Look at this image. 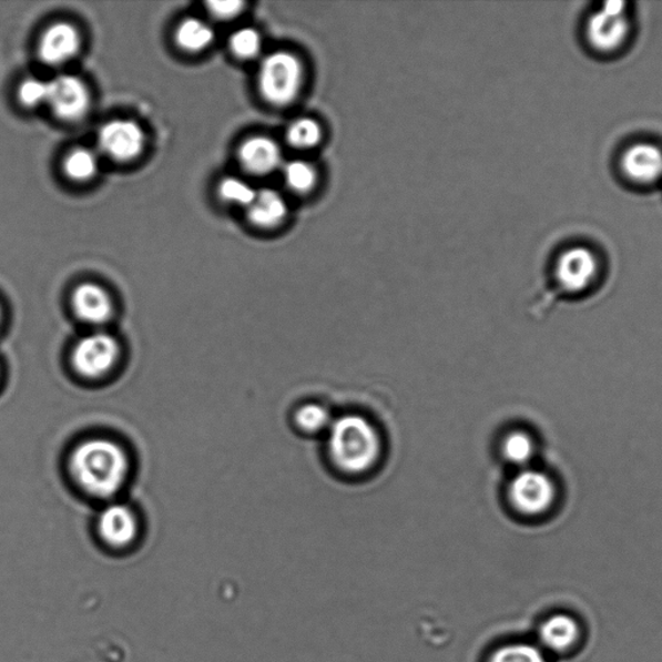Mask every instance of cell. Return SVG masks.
<instances>
[{"label": "cell", "instance_id": "obj_1", "mask_svg": "<svg viewBox=\"0 0 662 662\" xmlns=\"http://www.w3.org/2000/svg\"><path fill=\"white\" fill-rule=\"evenodd\" d=\"M69 470L85 495L106 500L119 495L126 485L131 464L128 451L119 442L91 438L73 449Z\"/></svg>", "mask_w": 662, "mask_h": 662}, {"label": "cell", "instance_id": "obj_2", "mask_svg": "<svg viewBox=\"0 0 662 662\" xmlns=\"http://www.w3.org/2000/svg\"><path fill=\"white\" fill-rule=\"evenodd\" d=\"M328 431L332 461L343 472L360 475L379 461L380 436L376 426L365 417L342 416L333 420Z\"/></svg>", "mask_w": 662, "mask_h": 662}, {"label": "cell", "instance_id": "obj_3", "mask_svg": "<svg viewBox=\"0 0 662 662\" xmlns=\"http://www.w3.org/2000/svg\"><path fill=\"white\" fill-rule=\"evenodd\" d=\"M305 84L306 68L298 54L279 50L262 60L258 89L268 104L278 108L292 105L299 99Z\"/></svg>", "mask_w": 662, "mask_h": 662}, {"label": "cell", "instance_id": "obj_4", "mask_svg": "<svg viewBox=\"0 0 662 662\" xmlns=\"http://www.w3.org/2000/svg\"><path fill=\"white\" fill-rule=\"evenodd\" d=\"M121 357L120 342L105 330L84 335L75 343L70 360L78 376L96 380L111 373Z\"/></svg>", "mask_w": 662, "mask_h": 662}, {"label": "cell", "instance_id": "obj_5", "mask_svg": "<svg viewBox=\"0 0 662 662\" xmlns=\"http://www.w3.org/2000/svg\"><path fill=\"white\" fill-rule=\"evenodd\" d=\"M509 497L519 512L529 517L540 516L556 500L554 481L544 472L526 469L510 482Z\"/></svg>", "mask_w": 662, "mask_h": 662}, {"label": "cell", "instance_id": "obj_6", "mask_svg": "<svg viewBox=\"0 0 662 662\" xmlns=\"http://www.w3.org/2000/svg\"><path fill=\"white\" fill-rule=\"evenodd\" d=\"M99 145L108 157L129 162L139 157L145 145V135L138 123L114 120L104 124L99 132Z\"/></svg>", "mask_w": 662, "mask_h": 662}, {"label": "cell", "instance_id": "obj_7", "mask_svg": "<svg viewBox=\"0 0 662 662\" xmlns=\"http://www.w3.org/2000/svg\"><path fill=\"white\" fill-rule=\"evenodd\" d=\"M60 120H81L90 108L88 85L75 75H59L50 82L49 103Z\"/></svg>", "mask_w": 662, "mask_h": 662}, {"label": "cell", "instance_id": "obj_8", "mask_svg": "<svg viewBox=\"0 0 662 662\" xmlns=\"http://www.w3.org/2000/svg\"><path fill=\"white\" fill-rule=\"evenodd\" d=\"M629 22L625 3L609 2L591 16L588 35L591 44L602 51H612L625 41Z\"/></svg>", "mask_w": 662, "mask_h": 662}, {"label": "cell", "instance_id": "obj_9", "mask_svg": "<svg viewBox=\"0 0 662 662\" xmlns=\"http://www.w3.org/2000/svg\"><path fill=\"white\" fill-rule=\"evenodd\" d=\"M98 531L109 547L122 549L135 541L139 523L134 511L128 505L114 502L101 510Z\"/></svg>", "mask_w": 662, "mask_h": 662}, {"label": "cell", "instance_id": "obj_10", "mask_svg": "<svg viewBox=\"0 0 662 662\" xmlns=\"http://www.w3.org/2000/svg\"><path fill=\"white\" fill-rule=\"evenodd\" d=\"M72 308L78 320L83 324L100 328L112 320L114 305L103 287L84 283L75 287L72 294Z\"/></svg>", "mask_w": 662, "mask_h": 662}, {"label": "cell", "instance_id": "obj_11", "mask_svg": "<svg viewBox=\"0 0 662 662\" xmlns=\"http://www.w3.org/2000/svg\"><path fill=\"white\" fill-rule=\"evenodd\" d=\"M238 160L248 173L264 176L284 166L282 146L269 136L248 138L240 146Z\"/></svg>", "mask_w": 662, "mask_h": 662}, {"label": "cell", "instance_id": "obj_12", "mask_svg": "<svg viewBox=\"0 0 662 662\" xmlns=\"http://www.w3.org/2000/svg\"><path fill=\"white\" fill-rule=\"evenodd\" d=\"M80 34L70 23L59 22L44 31L39 42V58L47 65L58 67L72 60L80 51Z\"/></svg>", "mask_w": 662, "mask_h": 662}, {"label": "cell", "instance_id": "obj_13", "mask_svg": "<svg viewBox=\"0 0 662 662\" xmlns=\"http://www.w3.org/2000/svg\"><path fill=\"white\" fill-rule=\"evenodd\" d=\"M557 275L566 291L581 292L597 275L595 256L585 247H574L560 258Z\"/></svg>", "mask_w": 662, "mask_h": 662}, {"label": "cell", "instance_id": "obj_14", "mask_svg": "<svg viewBox=\"0 0 662 662\" xmlns=\"http://www.w3.org/2000/svg\"><path fill=\"white\" fill-rule=\"evenodd\" d=\"M541 649L552 653H564L579 642L578 621L564 613L552 614L544 620L539 630Z\"/></svg>", "mask_w": 662, "mask_h": 662}, {"label": "cell", "instance_id": "obj_15", "mask_svg": "<svg viewBox=\"0 0 662 662\" xmlns=\"http://www.w3.org/2000/svg\"><path fill=\"white\" fill-rule=\"evenodd\" d=\"M248 221L262 230H274L279 227L289 214V206L283 194L275 190H261L247 208Z\"/></svg>", "mask_w": 662, "mask_h": 662}, {"label": "cell", "instance_id": "obj_16", "mask_svg": "<svg viewBox=\"0 0 662 662\" xmlns=\"http://www.w3.org/2000/svg\"><path fill=\"white\" fill-rule=\"evenodd\" d=\"M628 176L641 183H651L662 176V152L651 144H638L622 159Z\"/></svg>", "mask_w": 662, "mask_h": 662}, {"label": "cell", "instance_id": "obj_17", "mask_svg": "<svg viewBox=\"0 0 662 662\" xmlns=\"http://www.w3.org/2000/svg\"><path fill=\"white\" fill-rule=\"evenodd\" d=\"M214 29L200 19H186L177 27L175 39L181 49L200 52L214 42Z\"/></svg>", "mask_w": 662, "mask_h": 662}, {"label": "cell", "instance_id": "obj_18", "mask_svg": "<svg viewBox=\"0 0 662 662\" xmlns=\"http://www.w3.org/2000/svg\"><path fill=\"white\" fill-rule=\"evenodd\" d=\"M324 130L322 123L310 119V116H301L293 121L286 130L287 143L294 150L310 151L322 144Z\"/></svg>", "mask_w": 662, "mask_h": 662}, {"label": "cell", "instance_id": "obj_19", "mask_svg": "<svg viewBox=\"0 0 662 662\" xmlns=\"http://www.w3.org/2000/svg\"><path fill=\"white\" fill-rule=\"evenodd\" d=\"M285 185L297 194H308L315 190L318 175L313 163L293 160L283 166Z\"/></svg>", "mask_w": 662, "mask_h": 662}, {"label": "cell", "instance_id": "obj_20", "mask_svg": "<svg viewBox=\"0 0 662 662\" xmlns=\"http://www.w3.org/2000/svg\"><path fill=\"white\" fill-rule=\"evenodd\" d=\"M488 662H549V660L540 645L513 642L498 648L489 656Z\"/></svg>", "mask_w": 662, "mask_h": 662}, {"label": "cell", "instance_id": "obj_21", "mask_svg": "<svg viewBox=\"0 0 662 662\" xmlns=\"http://www.w3.org/2000/svg\"><path fill=\"white\" fill-rule=\"evenodd\" d=\"M64 170L67 175L75 182H89L98 174L99 161L96 154L85 147L70 152Z\"/></svg>", "mask_w": 662, "mask_h": 662}, {"label": "cell", "instance_id": "obj_22", "mask_svg": "<svg viewBox=\"0 0 662 662\" xmlns=\"http://www.w3.org/2000/svg\"><path fill=\"white\" fill-rule=\"evenodd\" d=\"M502 455L512 465L526 466L534 456L533 439L524 431H513L503 440Z\"/></svg>", "mask_w": 662, "mask_h": 662}, {"label": "cell", "instance_id": "obj_23", "mask_svg": "<svg viewBox=\"0 0 662 662\" xmlns=\"http://www.w3.org/2000/svg\"><path fill=\"white\" fill-rule=\"evenodd\" d=\"M295 422L302 431L307 434H320L329 430L333 419L328 409L320 404H306L297 410Z\"/></svg>", "mask_w": 662, "mask_h": 662}, {"label": "cell", "instance_id": "obj_24", "mask_svg": "<svg viewBox=\"0 0 662 662\" xmlns=\"http://www.w3.org/2000/svg\"><path fill=\"white\" fill-rule=\"evenodd\" d=\"M233 54L241 60H253L258 58L263 49V39L258 30L243 28L236 31L230 39Z\"/></svg>", "mask_w": 662, "mask_h": 662}, {"label": "cell", "instance_id": "obj_25", "mask_svg": "<svg viewBox=\"0 0 662 662\" xmlns=\"http://www.w3.org/2000/svg\"><path fill=\"white\" fill-rule=\"evenodd\" d=\"M256 192L258 191H255L251 184L238 177L224 179L220 186V194L224 201L245 208L253 204Z\"/></svg>", "mask_w": 662, "mask_h": 662}, {"label": "cell", "instance_id": "obj_26", "mask_svg": "<svg viewBox=\"0 0 662 662\" xmlns=\"http://www.w3.org/2000/svg\"><path fill=\"white\" fill-rule=\"evenodd\" d=\"M50 82L29 78L19 88V100L27 108H35L49 103Z\"/></svg>", "mask_w": 662, "mask_h": 662}, {"label": "cell", "instance_id": "obj_27", "mask_svg": "<svg viewBox=\"0 0 662 662\" xmlns=\"http://www.w3.org/2000/svg\"><path fill=\"white\" fill-rule=\"evenodd\" d=\"M207 6L210 12H212L215 18L230 20L243 12L245 3L237 2V0H228V2H210Z\"/></svg>", "mask_w": 662, "mask_h": 662}, {"label": "cell", "instance_id": "obj_28", "mask_svg": "<svg viewBox=\"0 0 662 662\" xmlns=\"http://www.w3.org/2000/svg\"><path fill=\"white\" fill-rule=\"evenodd\" d=\"M3 320H4V313H3L2 305H0V329H2Z\"/></svg>", "mask_w": 662, "mask_h": 662}, {"label": "cell", "instance_id": "obj_29", "mask_svg": "<svg viewBox=\"0 0 662 662\" xmlns=\"http://www.w3.org/2000/svg\"><path fill=\"white\" fill-rule=\"evenodd\" d=\"M0 381H2V366H0Z\"/></svg>", "mask_w": 662, "mask_h": 662}]
</instances>
